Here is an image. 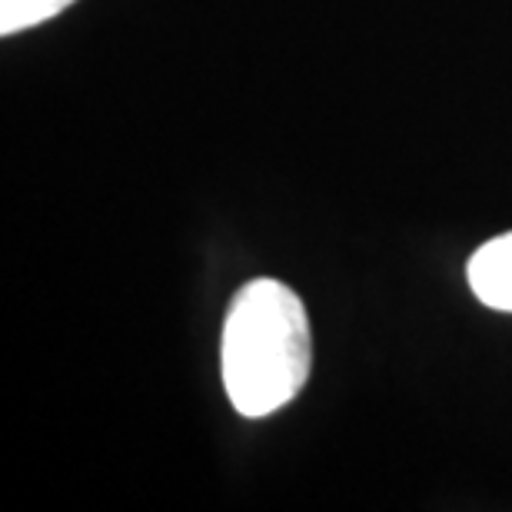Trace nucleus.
Wrapping results in <instances>:
<instances>
[{
    "instance_id": "obj_3",
    "label": "nucleus",
    "mask_w": 512,
    "mask_h": 512,
    "mask_svg": "<svg viewBox=\"0 0 512 512\" xmlns=\"http://www.w3.org/2000/svg\"><path fill=\"white\" fill-rule=\"evenodd\" d=\"M74 0H0V34H20L44 20L57 17L60 10H67Z\"/></svg>"
},
{
    "instance_id": "obj_2",
    "label": "nucleus",
    "mask_w": 512,
    "mask_h": 512,
    "mask_svg": "<svg viewBox=\"0 0 512 512\" xmlns=\"http://www.w3.org/2000/svg\"><path fill=\"white\" fill-rule=\"evenodd\" d=\"M476 300L489 310L512 313V230L483 243L466 266Z\"/></svg>"
},
{
    "instance_id": "obj_1",
    "label": "nucleus",
    "mask_w": 512,
    "mask_h": 512,
    "mask_svg": "<svg viewBox=\"0 0 512 512\" xmlns=\"http://www.w3.org/2000/svg\"><path fill=\"white\" fill-rule=\"evenodd\" d=\"M313 370L310 316L280 280H250L233 296L220 336V373L233 409L263 419L293 403Z\"/></svg>"
}]
</instances>
